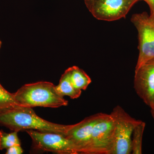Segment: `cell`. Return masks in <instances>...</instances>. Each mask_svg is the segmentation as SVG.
I'll list each match as a JSON object with an SVG mask.
<instances>
[{"label": "cell", "mask_w": 154, "mask_h": 154, "mask_svg": "<svg viewBox=\"0 0 154 154\" xmlns=\"http://www.w3.org/2000/svg\"><path fill=\"white\" fill-rule=\"evenodd\" d=\"M23 150L21 145H15L7 149L6 154H22L23 153Z\"/></svg>", "instance_id": "cell-15"}, {"label": "cell", "mask_w": 154, "mask_h": 154, "mask_svg": "<svg viewBox=\"0 0 154 154\" xmlns=\"http://www.w3.org/2000/svg\"><path fill=\"white\" fill-rule=\"evenodd\" d=\"M84 1H85V3L86 5L87 6V8H88L96 0H84Z\"/></svg>", "instance_id": "cell-17"}, {"label": "cell", "mask_w": 154, "mask_h": 154, "mask_svg": "<svg viewBox=\"0 0 154 154\" xmlns=\"http://www.w3.org/2000/svg\"><path fill=\"white\" fill-rule=\"evenodd\" d=\"M138 0H96L88 7L96 19L116 21L124 18Z\"/></svg>", "instance_id": "cell-7"}, {"label": "cell", "mask_w": 154, "mask_h": 154, "mask_svg": "<svg viewBox=\"0 0 154 154\" xmlns=\"http://www.w3.org/2000/svg\"><path fill=\"white\" fill-rule=\"evenodd\" d=\"M71 80L73 85L78 91H85L91 83L90 77L79 67H71Z\"/></svg>", "instance_id": "cell-11"}, {"label": "cell", "mask_w": 154, "mask_h": 154, "mask_svg": "<svg viewBox=\"0 0 154 154\" xmlns=\"http://www.w3.org/2000/svg\"><path fill=\"white\" fill-rule=\"evenodd\" d=\"M131 22L137 30L139 53L135 69L154 58V21L146 12L134 14Z\"/></svg>", "instance_id": "cell-5"}, {"label": "cell", "mask_w": 154, "mask_h": 154, "mask_svg": "<svg viewBox=\"0 0 154 154\" xmlns=\"http://www.w3.org/2000/svg\"><path fill=\"white\" fill-rule=\"evenodd\" d=\"M18 104L23 107L58 108L68 102L57 93L52 83L40 82L26 84L14 94Z\"/></svg>", "instance_id": "cell-2"}, {"label": "cell", "mask_w": 154, "mask_h": 154, "mask_svg": "<svg viewBox=\"0 0 154 154\" xmlns=\"http://www.w3.org/2000/svg\"><path fill=\"white\" fill-rule=\"evenodd\" d=\"M104 113H99L86 117L82 121L72 125L65 136L77 148L79 154H85L88 148L94 127Z\"/></svg>", "instance_id": "cell-9"}, {"label": "cell", "mask_w": 154, "mask_h": 154, "mask_svg": "<svg viewBox=\"0 0 154 154\" xmlns=\"http://www.w3.org/2000/svg\"><path fill=\"white\" fill-rule=\"evenodd\" d=\"M70 75V67L67 69L61 77L59 85L56 86V90L63 97L68 96L72 99H77L81 96L82 91L76 90L73 85L71 80Z\"/></svg>", "instance_id": "cell-10"}, {"label": "cell", "mask_w": 154, "mask_h": 154, "mask_svg": "<svg viewBox=\"0 0 154 154\" xmlns=\"http://www.w3.org/2000/svg\"><path fill=\"white\" fill-rule=\"evenodd\" d=\"M148 5L150 10V15L151 17L154 15V0H143Z\"/></svg>", "instance_id": "cell-16"}, {"label": "cell", "mask_w": 154, "mask_h": 154, "mask_svg": "<svg viewBox=\"0 0 154 154\" xmlns=\"http://www.w3.org/2000/svg\"><path fill=\"white\" fill-rule=\"evenodd\" d=\"M134 88L146 105L152 107L154 102V58L135 70Z\"/></svg>", "instance_id": "cell-8"}, {"label": "cell", "mask_w": 154, "mask_h": 154, "mask_svg": "<svg viewBox=\"0 0 154 154\" xmlns=\"http://www.w3.org/2000/svg\"><path fill=\"white\" fill-rule=\"evenodd\" d=\"M138 1H139V0H138Z\"/></svg>", "instance_id": "cell-23"}, {"label": "cell", "mask_w": 154, "mask_h": 154, "mask_svg": "<svg viewBox=\"0 0 154 154\" xmlns=\"http://www.w3.org/2000/svg\"><path fill=\"white\" fill-rule=\"evenodd\" d=\"M114 130L113 115L104 113L94 127L85 154H111L114 145Z\"/></svg>", "instance_id": "cell-4"}, {"label": "cell", "mask_w": 154, "mask_h": 154, "mask_svg": "<svg viewBox=\"0 0 154 154\" xmlns=\"http://www.w3.org/2000/svg\"><path fill=\"white\" fill-rule=\"evenodd\" d=\"M17 131H14L7 133L0 131V150L8 149L12 146L21 145V142L18 136Z\"/></svg>", "instance_id": "cell-14"}, {"label": "cell", "mask_w": 154, "mask_h": 154, "mask_svg": "<svg viewBox=\"0 0 154 154\" xmlns=\"http://www.w3.org/2000/svg\"><path fill=\"white\" fill-rule=\"evenodd\" d=\"M20 106L15 99L14 94H11L0 84V111H4Z\"/></svg>", "instance_id": "cell-13"}, {"label": "cell", "mask_w": 154, "mask_h": 154, "mask_svg": "<svg viewBox=\"0 0 154 154\" xmlns=\"http://www.w3.org/2000/svg\"><path fill=\"white\" fill-rule=\"evenodd\" d=\"M0 125L19 132L35 130L65 136L72 125L56 124L39 117L32 107L18 106L0 113Z\"/></svg>", "instance_id": "cell-1"}, {"label": "cell", "mask_w": 154, "mask_h": 154, "mask_svg": "<svg viewBox=\"0 0 154 154\" xmlns=\"http://www.w3.org/2000/svg\"><path fill=\"white\" fill-rule=\"evenodd\" d=\"M2 112H3V111H0V113H2Z\"/></svg>", "instance_id": "cell-21"}, {"label": "cell", "mask_w": 154, "mask_h": 154, "mask_svg": "<svg viewBox=\"0 0 154 154\" xmlns=\"http://www.w3.org/2000/svg\"><path fill=\"white\" fill-rule=\"evenodd\" d=\"M2 41H1V40H0V48H1V46H2Z\"/></svg>", "instance_id": "cell-20"}, {"label": "cell", "mask_w": 154, "mask_h": 154, "mask_svg": "<svg viewBox=\"0 0 154 154\" xmlns=\"http://www.w3.org/2000/svg\"><path fill=\"white\" fill-rule=\"evenodd\" d=\"M146 123L141 121L134 128L131 138V153H142V141Z\"/></svg>", "instance_id": "cell-12"}, {"label": "cell", "mask_w": 154, "mask_h": 154, "mask_svg": "<svg viewBox=\"0 0 154 154\" xmlns=\"http://www.w3.org/2000/svg\"><path fill=\"white\" fill-rule=\"evenodd\" d=\"M151 113L152 116L154 119V106L151 108Z\"/></svg>", "instance_id": "cell-18"}, {"label": "cell", "mask_w": 154, "mask_h": 154, "mask_svg": "<svg viewBox=\"0 0 154 154\" xmlns=\"http://www.w3.org/2000/svg\"><path fill=\"white\" fill-rule=\"evenodd\" d=\"M115 124L114 143L111 154L131 153V138L134 129L141 120L130 116L119 105L111 113Z\"/></svg>", "instance_id": "cell-3"}, {"label": "cell", "mask_w": 154, "mask_h": 154, "mask_svg": "<svg viewBox=\"0 0 154 154\" xmlns=\"http://www.w3.org/2000/svg\"><path fill=\"white\" fill-rule=\"evenodd\" d=\"M154 105H153V106H152V107H154ZM152 107H151V108H152Z\"/></svg>", "instance_id": "cell-22"}, {"label": "cell", "mask_w": 154, "mask_h": 154, "mask_svg": "<svg viewBox=\"0 0 154 154\" xmlns=\"http://www.w3.org/2000/svg\"><path fill=\"white\" fill-rule=\"evenodd\" d=\"M149 17L150 18V19H152V20H153V21H154V15H153L152 16H151V17L149 16Z\"/></svg>", "instance_id": "cell-19"}, {"label": "cell", "mask_w": 154, "mask_h": 154, "mask_svg": "<svg viewBox=\"0 0 154 154\" xmlns=\"http://www.w3.org/2000/svg\"><path fill=\"white\" fill-rule=\"evenodd\" d=\"M37 149L60 154H78L75 145L64 136L54 133L27 130Z\"/></svg>", "instance_id": "cell-6"}]
</instances>
